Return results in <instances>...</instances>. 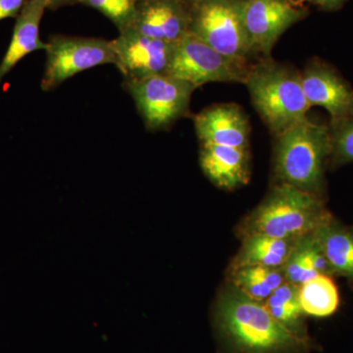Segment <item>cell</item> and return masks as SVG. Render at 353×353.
<instances>
[{"mask_svg":"<svg viewBox=\"0 0 353 353\" xmlns=\"http://www.w3.org/2000/svg\"><path fill=\"white\" fill-rule=\"evenodd\" d=\"M221 331L243 353H282L305 345V339L277 321L259 301L238 290H228L218 303Z\"/></svg>","mask_w":353,"mask_h":353,"instance_id":"1","label":"cell"},{"mask_svg":"<svg viewBox=\"0 0 353 353\" xmlns=\"http://www.w3.org/2000/svg\"><path fill=\"white\" fill-rule=\"evenodd\" d=\"M321 196L288 183H278L243 221V236L263 234L299 240L331 219Z\"/></svg>","mask_w":353,"mask_h":353,"instance_id":"2","label":"cell"},{"mask_svg":"<svg viewBox=\"0 0 353 353\" xmlns=\"http://www.w3.org/2000/svg\"><path fill=\"white\" fill-rule=\"evenodd\" d=\"M332 154V132L306 118L276 136L274 173L279 183L321 196L325 163Z\"/></svg>","mask_w":353,"mask_h":353,"instance_id":"3","label":"cell"},{"mask_svg":"<svg viewBox=\"0 0 353 353\" xmlns=\"http://www.w3.org/2000/svg\"><path fill=\"white\" fill-rule=\"evenodd\" d=\"M245 85L253 106L275 136L307 118L311 105L299 72L266 61L250 68Z\"/></svg>","mask_w":353,"mask_h":353,"instance_id":"4","label":"cell"},{"mask_svg":"<svg viewBox=\"0 0 353 353\" xmlns=\"http://www.w3.org/2000/svg\"><path fill=\"white\" fill-rule=\"evenodd\" d=\"M245 0H199L190 4V32L221 54L245 62L253 48L243 22Z\"/></svg>","mask_w":353,"mask_h":353,"instance_id":"5","label":"cell"},{"mask_svg":"<svg viewBox=\"0 0 353 353\" xmlns=\"http://www.w3.org/2000/svg\"><path fill=\"white\" fill-rule=\"evenodd\" d=\"M123 87L131 95L148 131H161L189 112L194 85L168 74L124 81Z\"/></svg>","mask_w":353,"mask_h":353,"instance_id":"6","label":"cell"},{"mask_svg":"<svg viewBox=\"0 0 353 353\" xmlns=\"http://www.w3.org/2000/svg\"><path fill=\"white\" fill-rule=\"evenodd\" d=\"M250 70L245 62L221 54L189 32L175 43L166 74L197 88L211 82L245 83Z\"/></svg>","mask_w":353,"mask_h":353,"instance_id":"7","label":"cell"},{"mask_svg":"<svg viewBox=\"0 0 353 353\" xmlns=\"http://www.w3.org/2000/svg\"><path fill=\"white\" fill-rule=\"evenodd\" d=\"M46 60L41 88L48 92L65 81L99 66L115 64L111 41L99 38L54 34L46 43Z\"/></svg>","mask_w":353,"mask_h":353,"instance_id":"8","label":"cell"},{"mask_svg":"<svg viewBox=\"0 0 353 353\" xmlns=\"http://www.w3.org/2000/svg\"><path fill=\"white\" fill-rule=\"evenodd\" d=\"M115 66L124 81L141 80L166 74L170 65L175 43L143 36L127 30L111 41Z\"/></svg>","mask_w":353,"mask_h":353,"instance_id":"9","label":"cell"},{"mask_svg":"<svg viewBox=\"0 0 353 353\" xmlns=\"http://www.w3.org/2000/svg\"><path fill=\"white\" fill-rule=\"evenodd\" d=\"M305 14L289 0H245L243 22L253 50L270 55L280 37Z\"/></svg>","mask_w":353,"mask_h":353,"instance_id":"10","label":"cell"},{"mask_svg":"<svg viewBox=\"0 0 353 353\" xmlns=\"http://www.w3.org/2000/svg\"><path fill=\"white\" fill-rule=\"evenodd\" d=\"M301 82L309 104L326 109L334 127L353 119V90L334 70L320 63L309 65Z\"/></svg>","mask_w":353,"mask_h":353,"instance_id":"11","label":"cell"},{"mask_svg":"<svg viewBox=\"0 0 353 353\" xmlns=\"http://www.w3.org/2000/svg\"><path fill=\"white\" fill-rule=\"evenodd\" d=\"M190 9L185 0H143L132 31L176 43L190 32Z\"/></svg>","mask_w":353,"mask_h":353,"instance_id":"12","label":"cell"},{"mask_svg":"<svg viewBox=\"0 0 353 353\" xmlns=\"http://www.w3.org/2000/svg\"><path fill=\"white\" fill-rule=\"evenodd\" d=\"M194 129L201 145L248 148L250 128L248 118L234 104H219L194 117Z\"/></svg>","mask_w":353,"mask_h":353,"instance_id":"13","label":"cell"},{"mask_svg":"<svg viewBox=\"0 0 353 353\" xmlns=\"http://www.w3.org/2000/svg\"><path fill=\"white\" fill-rule=\"evenodd\" d=\"M248 148L201 145V165L204 174L218 188L231 190L250 180Z\"/></svg>","mask_w":353,"mask_h":353,"instance_id":"14","label":"cell"},{"mask_svg":"<svg viewBox=\"0 0 353 353\" xmlns=\"http://www.w3.org/2000/svg\"><path fill=\"white\" fill-rule=\"evenodd\" d=\"M48 6L50 0H27L26 2L17 16L12 39L0 63V83L23 58L34 51L46 50V43L39 37V26Z\"/></svg>","mask_w":353,"mask_h":353,"instance_id":"15","label":"cell"},{"mask_svg":"<svg viewBox=\"0 0 353 353\" xmlns=\"http://www.w3.org/2000/svg\"><path fill=\"white\" fill-rule=\"evenodd\" d=\"M297 241L273 238L263 234H248L243 236V245L232 261L230 270L245 266L282 269Z\"/></svg>","mask_w":353,"mask_h":353,"instance_id":"16","label":"cell"},{"mask_svg":"<svg viewBox=\"0 0 353 353\" xmlns=\"http://www.w3.org/2000/svg\"><path fill=\"white\" fill-rule=\"evenodd\" d=\"M285 282L301 287L318 275H334L315 238L314 232L297 241L289 259L282 267Z\"/></svg>","mask_w":353,"mask_h":353,"instance_id":"17","label":"cell"},{"mask_svg":"<svg viewBox=\"0 0 353 353\" xmlns=\"http://www.w3.org/2000/svg\"><path fill=\"white\" fill-rule=\"evenodd\" d=\"M314 236L334 274L353 283V232L332 217L316 230Z\"/></svg>","mask_w":353,"mask_h":353,"instance_id":"18","label":"cell"},{"mask_svg":"<svg viewBox=\"0 0 353 353\" xmlns=\"http://www.w3.org/2000/svg\"><path fill=\"white\" fill-rule=\"evenodd\" d=\"M234 289L253 301L263 303L285 282L282 269L263 266H245L230 270Z\"/></svg>","mask_w":353,"mask_h":353,"instance_id":"19","label":"cell"},{"mask_svg":"<svg viewBox=\"0 0 353 353\" xmlns=\"http://www.w3.org/2000/svg\"><path fill=\"white\" fill-rule=\"evenodd\" d=\"M299 303L304 314L328 317L340 304L338 288L331 276L318 275L299 287Z\"/></svg>","mask_w":353,"mask_h":353,"instance_id":"20","label":"cell"},{"mask_svg":"<svg viewBox=\"0 0 353 353\" xmlns=\"http://www.w3.org/2000/svg\"><path fill=\"white\" fill-rule=\"evenodd\" d=\"M265 307L277 321L299 334L304 314L299 303V287L285 282L274 290L263 303Z\"/></svg>","mask_w":353,"mask_h":353,"instance_id":"21","label":"cell"},{"mask_svg":"<svg viewBox=\"0 0 353 353\" xmlns=\"http://www.w3.org/2000/svg\"><path fill=\"white\" fill-rule=\"evenodd\" d=\"M141 1L143 0H81V3L97 9L122 32L131 29Z\"/></svg>","mask_w":353,"mask_h":353,"instance_id":"22","label":"cell"},{"mask_svg":"<svg viewBox=\"0 0 353 353\" xmlns=\"http://www.w3.org/2000/svg\"><path fill=\"white\" fill-rule=\"evenodd\" d=\"M332 154L336 161H353V119L334 127L332 134Z\"/></svg>","mask_w":353,"mask_h":353,"instance_id":"23","label":"cell"},{"mask_svg":"<svg viewBox=\"0 0 353 353\" xmlns=\"http://www.w3.org/2000/svg\"><path fill=\"white\" fill-rule=\"evenodd\" d=\"M27 0H0V21L17 18Z\"/></svg>","mask_w":353,"mask_h":353,"instance_id":"24","label":"cell"},{"mask_svg":"<svg viewBox=\"0 0 353 353\" xmlns=\"http://www.w3.org/2000/svg\"><path fill=\"white\" fill-rule=\"evenodd\" d=\"M325 10H336L345 4L347 0H309Z\"/></svg>","mask_w":353,"mask_h":353,"instance_id":"25","label":"cell"},{"mask_svg":"<svg viewBox=\"0 0 353 353\" xmlns=\"http://www.w3.org/2000/svg\"><path fill=\"white\" fill-rule=\"evenodd\" d=\"M77 3H81V0H50L48 9L50 10H57L61 7L75 6Z\"/></svg>","mask_w":353,"mask_h":353,"instance_id":"26","label":"cell"},{"mask_svg":"<svg viewBox=\"0 0 353 353\" xmlns=\"http://www.w3.org/2000/svg\"><path fill=\"white\" fill-rule=\"evenodd\" d=\"M185 1L190 6V4L194 3V2L199 1V0H185Z\"/></svg>","mask_w":353,"mask_h":353,"instance_id":"27","label":"cell"},{"mask_svg":"<svg viewBox=\"0 0 353 353\" xmlns=\"http://www.w3.org/2000/svg\"><path fill=\"white\" fill-rule=\"evenodd\" d=\"M289 1H292V0H289Z\"/></svg>","mask_w":353,"mask_h":353,"instance_id":"28","label":"cell"}]
</instances>
